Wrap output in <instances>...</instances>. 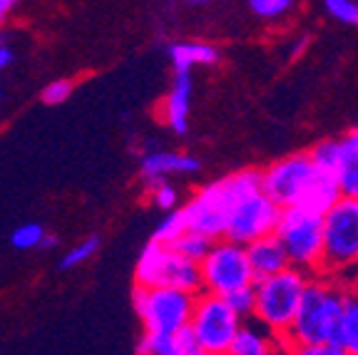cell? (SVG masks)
Here are the masks:
<instances>
[{"instance_id":"6da1fadb","label":"cell","mask_w":358,"mask_h":355,"mask_svg":"<svg viewBox=\"0 0 358 355\" xmlns=\"http://www.w3.org/2000/svg\"><path fill=\"white\" fill-rule=\"evenodd\" d=\"M346 298H348V291L341 289L331 276H326V273L308 276L301 303L296 308V316H294L289 331L281 338L284 350H294L296 353L301 345H316V343H331L343 348L341 316H343Z\"/></svg>"},{"instance_id":"7a4b0ae2","label":"cell","mask_w":358,"mask_h":355,"mask_svg":"<svg viewBox=\"0 0 358 355\" xmlns=\"http://www.w3.org/2000/svg\"><path fill=\"white\" fill-rule=\"evenodd\" d=\"M262 189V172L259 169H241L236 174L207 184L189 199L182 209L187 219V229L199 231L209 239H224L227 219L236 199Z\"/></svg>"},{"instance_id":"3957f363","label":"cell","mask_w":358,"mask_h":355,"mask_svg":"<svg viewBox=\"0 0 358 355\" xmlns=\"http://www.w3.org/2000/svg\"><path fill=\"white\" fill-rule=\"evenodd\" d=\"M308 273L296 266H286L284 271L266 278H254V318L279 338L289 331L301 303Z\"/></svg>"},{"instance_id":"277c9868","label":"cell","mask_w":358,"mask_h":355,"mask_svg":"<svg viewBox=\"0 0 358 355\" xmlns=\"http://www.w3.org/2000/svg\"><path fill=\"white\" fill-rule=\"evenodd\" d=\"M274 233L284 244L291 266L301 268L308 276L321 273L324 254V214L301 204L284 206Z\"/></svg>"},{"instance_id":"5b68a950","label":"cell","mask_w":358,"mask_h":355,"mask_svg":"<svg viewBox=\"0 0 358 355\" xmlns=\"http://www.w3.org/2000/svg\"><path fill=\"white\" fill-rule=\"evenodd\" d=\"M348 268H358V199L338 196L324 211L321 273L336 278Z\"/></svg>"},{"instance_id":"8992f818","label":"cell","mask_w":358,"mask_h":355,"mask_svg":"<svg viewBox=\"0 0 358 355\" xmlns=\"http://www.w3.org/2000/svg\"><path fill=\"white\" fill-rule=\"evenodd\" d=\"M196 294L169 286H140L132 294L134 308L145 323L147 333L157 335H174L182 326H187L192 318Z\"/></svg>"},{"instance_id":"52a82bcc","label":"cell","mask_w":358,"mask_h":355,"mask_svg":"<svg viewBox=\"0 0 358 355\" xmlns=\"http://www.w3.org/2000/svg\"><path fill=\"white\" fill-rule=\"evenodd\" d=\"M137 283L140 286H169V289H182L189 294H199L201 291V271L199 263L189 261L182 254L164 244H152L145 246L137 263Z\"/></svg>"},{"instance_id":"ba28073f","label":"cell","mask_w":358,"mask_h":355,"mask_svg":"<svg viewBox=\"0 0 358 355\" xmlns=\"http://www.w3.org/2000/svg\"><path fill=\"white\" fill-rule=\"evenodd\" d=\"M189 326L194 331L196 340L204 355H222L229 353V345L234 333L239 331L241 318L234 313L227 298L219 294H204L194 298Z\"/></svg>"},{"instance_id":"9c48e42d","label":"cell","mask_w":358,"mask_h":355,"mask_svg":"<svg viewBox=\"0 0 358 355\" xmlns=\"http://www.w3.org/2000/svg\"><path fill=\"white\" fill-rule=\"evenodd\" d=\"M199 271L201 289H207L209 294L227 296L229 291L254 283V273L252 266H249V259H246V249L229 239H214L212 249L199 261Z\"/></svg>"},{"instance_id":"30bf717a","label":"cell","mask_w":358,"mask_h":355,"mask_svg":"<svg viewBox=\"0 0 358 355\" xmlns=\"http://www.w3.org/2000/svg\"><path fill=\"white\" fill-rule=\"evenodd\" d=\"M279 217L281 206L268 194H264V189H257L234 201L229 219H227V229H224V239L246 246L249 241L274 231Z\"/></svg>"},{"instance_id":"8fae6325","label":"cell","mask_w":358,"mask_h":355,"mask_svg":"<svg viewBox=\"0 0 358 355\" xmlns=\"http://www.w3.org/2000/svg\"><path fill=\"white\" fill-rule=\"evenodd\" d=\"M316 174L319 172L313 167L311 157L291 154L264 169L262 189H264V194H268L281 209H284V206L301 204L308 187H311L313 179H316Z\"/></svg>"},{"instance_id":"7c38bea8","label":"cell","mask_w":358,"mask_h":355,"mask_svg":"<svg viewBox=\"0 0 358 355\" xmlns=\"http://www.w3.org/2000/svg\"><path fill=\"white\" fill-rule=\"evenodd\" d=\"M244 249H246V259H249V266H252L254 278L274 276V273L284 271L286 266H291L284 244H281L279 236H276L274 231L264 233V236H259V239L249 241Z\"/></svg>"},{"instance_id":"4fadbf2b","label":"cell","mask_w":358,"mask_h":355,"mask_svg":"<svg viewBox=\"0 0 358 355\" xmlns=\"http://www.w3.org/2000/svg\"><path fill=\"white\" fill-rule=\"evenodd\" d=\"M199 159L192 154H177V152H152L142 157V177L147 184L164 179L167 174H194L199 172Z\"/></svg>"},{"instance_id":"5bb4252c","label":"cell","mask_w":358,"mask_h":355,"mask_svg":"<svg viewBox=\"0 0 358 355\" xmlns=\"http://www.w3.org/2000/svg\"><path fill=\"white\" fill-rule=\"evenodd\" d=\"M189 105H192V70H177L174 87L164 105V117L169 127L177 134H185L189 129Z\"/></svg>"},{"instance_id":"9a60e30c","label":"cell","mask_w":358,"mask_h":355,"mask_svg":"<svg viewBox=\"0 0 358 355\" xmlns=\"http://www.w3.org/2000/svg\"><path fill=\"white\" fill-rule=\"evenodd\" d=\"M281 338L274 335L266 326H244L234 333V340L229 345L231 355H268L281 350Z\"/></svg>"},{"instance_id":"2e32d148","label":"cell","mask_w":358,"mask_h":355,"mask_svg":"<svg viewBox=\"0 0 358 355\" xmlns=\"http://www.w3.org/2000/svg\"><path fill=\"white\" fill-rule=\"evenodd\" d=\"M169 57L177 70H192L194 65H214L219 50L207 43H177L169 48Z\"/></svg>"},{"instance_id":"e0dca14e","label":"cell","mask_w":358,"mask_h":355,"mask_svg":"<svg viewBox=\"0 0 358 355\" xmlns=\"http://www.w3.org/2000/svg\"><path fill=\"white\" fill-rule=\"evenodd\" d=\"M341 196V191H338V184H336L334 177H326V174H316V179H313V184L308 187L306 196H303L301 206H306V209L311 211H319V214H324L326 209H329L331 204H334L336 199Z\"/></svg>"},{"instance_id":"ac0fdd59","label":"cell","mask_w":358,"mask_h":355,"mask_svg":"<svg viewBox=\"0 0 358 355\" xmlns=\"http://www.w3.org/2000/svg\"><path fill=\"white\" fill-rule=\"evenodd\" d=\"M343 150H346L343 139H324V142H319V145L313 147L308 157H311L316 172L336 179V172H338L343 159Z\"/></svg>"},{"instance_id":"d6986e66","label":"cell","mask_w":358,"mask_h":355,"mask_svg":"<svg viewBox=\"0 0 358 355\" xmlns=\"http://www.w3.org/2000/svg\"><path fill=\"white\" fill-rule=\"evenodd\" d=\"M212 244H214V239H209V236H204V233H199V231H192V229H187V231L182 233L179 239H174L169 246H172L177 254L185 256V259L199 263L201 259L207 256V251L212 249Z\"/></svg>"},{"instance_id":"ffe728a7","label":"cell","mask_w":358,"mask_h":355,"mask_svg":"<svg viewBox=\"0 0 358 355\" xmlns=\"http://www.w3.org/2000/svg\"><path fill=\"white\" fill-rule=\"evenodd\" d=\"M341 345L346 355H358V298L348 294L341 316Z\"/></svg>"},{"instance_id":"44dd1931","label":"cell","mask_w":358,"mask_h":355,"mask_svg":"<svg viewBox=\"0 0 358 355\" xmlns=\"http://www.w3.org/2000/svg\"><path fill=\"white\" fill-rule=\"evenodd\" d=\"M343 145H346V142H343ZM336 184H338L341 196L358 199V157L353 154L348 147L343 150L341 167H338V172H336Z\"/></svg>"},{"instance_id":"7402d4cb","label":"cell","mask_w":358,"mask_h":355,"mask_svg":"<svg viewBox=\"0 0 358 355\" xmlns=\"http://www.w3.org/2000/svg\"><path fill=\"white\" fill-rule=\"evenodd\" d=\"M185 231H187V219H185V214H182V209H179V211L169 209V214L162 219V224L155 229V236H152V241L169 246L174 239H179Z\"/></svg>"},{"instance_id":"603a6c76","label":"cell","mask_w":358,"mask_h":355,"mask_svg":"<svg viewBox=\"0 0 358 355\" xmlns=\"http://www.w3.org/2000/svg\"><path fill=\"white\" fill-rule=\"evenodd\" d=\"M224 298H227V303L234 308V313L241 318V321H244V318H249V316H254V283L229 291Z\"/></svg>"},{"instance_id":"cb8c5ba5","label":"cell","mask_w":358,"mask_h":355,"mask_svg":"<svg viewBox=\"0 0 358 355\" xmlns=\"http://www.w3.org/2000/svg\"><path fill=\"white\" fill-rule=\"evenodd\" d=\"M324 8L341 25H358V0H324Z\"/></svg>"},{"instance_id":"d4e9b609","label":"cell","mask_w":358,"mask_h":355,"mask_svg":"<svg viewBox=\"0 0 358 355\" xmlns=\"http://www.w3.org/2000/svg\"><path fill=\"white\" fill-rule=\"evenodd\" d=\"M97 246H100V239H97V236H90V239H85L83 244L73 246V249L67 251V254H65V259H62V263H60V266L67 271V268H75V266H80V263L90 261V259H92V256H95Z\"/></svg>"},{"instance_id":"484cf974","label":"cell","mask_w":358,"mask_h":355,"mask_svg":"<svg viewBox=\"0 0 358 355\" xmlns=\"http://www.w3.org/2000/svg\"><path fill=\"white\" fill-rule=\"evenodd\" d=\"M43 236H45V229L40 224H22V226H17L13 231L10 244L15 249H35V246H40Z\"/></svg>"},{"instance_id":"4316f807","label":"cell","mask_w":358,"mask_h":355,"mask_svg":"<svg viewBox=\"0 0 358 355\" xmlns=\"http://www.w3.org/2000/svg\"><path fill=\"white\" fill-rule=\"evenodd\" d=\"M140 353L150 355H177V345H174V335H157L147 333L140 343Z\"/></svg>"},{"instance_id":"83f0119b","label":"cell","mask_w":358,"mask_h":355,"mask_svg":"<svg viewBox=\"0 0 358 355\" xmlns=\"http://www.w3.org/2000/svg\"><path fill=\"white\" fill-rule=\"evenodd\" d=\"M249 8L254 10V15L274 20L294 8V0H249Z\"/></svg>"},{"instance_id":"f1b7e54d","label":"cell","mask_w":358,"mask_h":355,"mask_svg":"<svg viewBox=\"0 0 358 355\" xmlns=\"http://www.w3.org/2000/svg\"><path fill=\"white\" fill-rule=\"evenodd\" d=\"M150 189H152V196H155V204L159 206V209L169 211V209H174V206H177L179 194H177V189H174L172 184H167L164 179H157V182L150 184Z\"/></svg>"},{"instance_id":"f546056e","label":"cell","mask_w":358,"mask_h":355,"mask_svg":"<svg viewBox=\"0 0 358 355\" xmlns=\"http://www.w3.org/2000/svg\"><path fill=\"white\" fill-rule=\"evenodd\" d=\"M174 345H177V355H204L189 323L182 326L177 333H174Z\"/></svg>"},{"instance_id":"4dcf8cb0","label":"cell","mask_w":358,"mask_h":355,"mask_svg":"<svg viewBox=\"0 0 358 355\" xmlns=\"http://www.w3.org/2000/svg\"><path fill=\"white\" fill-rule=\"evenodd\" d=\"M73 92V82L70 80H55L43 89V102L45 105H62Z\"/></svg>"},{"instance_id":"1f68e13d","label":"cell","mask_w":358,"mask_h":355,"mask_svg":"<svg viewBox=\"0 0 358 355\" xmlns=\"http://www.w3.org/2000/svg\"><path fill=\"white\" fill-rule=\"evenodd\" d=\"M343 142H346L348 150H351L353 154L358 157V127H356V129H351V132H348L346 137H343Z\"/></svg>"},{"instance_id":"d6a6232c","label":"cell","mask_w":358,"mask_h":355,"mask_svg":"<svg viewBox=\"0 0 358 355\" xmlns=\"http://www.w3.org/2000/svg\"><path fill=\"white\" fill-rule=\"evenodd\" d=\"M13 6H17V0H0V25L8 17V13L13 10Z\"/></svg>"},{"instance_id":"836d02e7","label":"cell","mask_w":358,"mask_h":355,"mask_svg":"<svg viewBox=\"0 0 358 355\" xmlns=\"http://www.w3.org/2000/svg\"><path fill=\"white\" fill-rule=\"evenodd\" d=\"M10 60H13V52L8 50L6 45H0V70H6L10 65Z\"/></svg>"},{"instance_id":"e575fe53","label":"cell","mask_w":358,"mask_h":355,"mask_svg":"<svg viewBox=\"0 0 358 355\" xmlns=\"http://www.w3.org/2000/svg\"><path fill=\"white\" fill-rule=\"evenodd\" d=\"M55 244H57V239H55V236H48V233H45L43 241H40V246H45V249H52Z\"/></svg>"},{"instance_id":"d590c367","label":"cell","mask_w":358,"mask_h":355,"mask_svg":"<svg viewBox=\"0 0 358 355\" xmlns=\"http://www.w3.org/2000/svg\"><path fill=\"white\" fill-rule=\"evenodd\" d=\"M306 43H308L306 38H301V40H299V43H296V48H294V57H296L299 52H303V50H306Z\"/></svg>"},{"instance_id":"8d00e7d4","label":"cell","mask_w":358,"mask_h":355,"mask_svg":"<svg viewBox=\"0 0 358 355\" xmlns=\"http://www.w3.org/2000/svg\"><path fill=\"white\" fill-rule=\"evenodd\" d=\"M351 294H353V296H356V298H358V276H356V278H353V286H351Z\"/></svg>"},{"instance_id":"74e56055","label":"cell","mask_w":358,"mask_h":355,"mask_svg":"<svg viewBox=\"0 0 358 355\" xmlns=\"http://www.w3.org/2000/svg\"><path fill=\"white\" fill-rule=\"evenodd\" d=\"M187 3H204V0H187Z\"/></svg>"}]
</instances>
